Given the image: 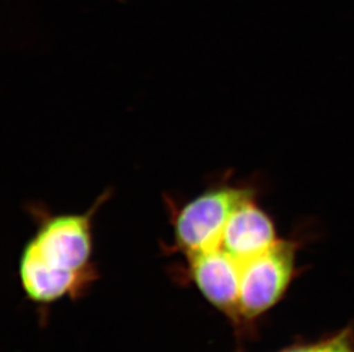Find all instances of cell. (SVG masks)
<instances>
[{
  "instance_id": "3957f363",
  "label": "cell",
  "mask_w": 354,
  "mask_h": 352,
  "mask_svg": "<svg viewBox=\"0 0 354 352\" xmlns=\"http://www.w3.org/2000/svg\"><path fill=\"white\" fill-rule=\"evenodd\" d=\"M294 263V244L281 240L241 263V317L256 318L274 306L290 282Z\"/></svg>"
},
{
  "instance_id": "52a82bcc",
  "label": "cell",
  "mask_w": 354,
  "mask_h": 352,
  "mask_svg": "<svg viewBox=\"0 0 354 352\" xmlns=\"http://www.w3.org/2000/svg\"><path fill=\"white\" fill-rule=\"evenodd\" d=\"M329 346H330V342L322 343L317 346H301V348L286 350L283 352H329Z\"/></svg>"
},
{
  "instance_id": "7a4b0ae2",
  "label": "cell",
  "mask_w": 354,
  "mask_h": 352,
  "mask_svg": "<svg viewBox=\"0 0 354 352\" xmlns=\"http://www.w3.org/2000/svg\"><path fill=\"white\" fill-rule=\"evenodd\" d=\"M107 196L102 195L84 214L44 216L36 236L28 245L52 266L74 271L92 269V219Z\"/></svg>"
},
{
  "instance_id": "277c9868",
  "label": "cell",
  "mask_w": 354,
  "mask_h": 352,
  "mask_svg": "<svg viewBox=\"0 0 354 352\" xmlns=\"http://www.w3.org/2000/svg\"><path fill=\"white\" fill-rule=\"evenodd\" d=\"M188 259L193 282L204 297L231 318H240L241 262L221 248Z\"/></svg>"
},
{
  "instance_id": "6da1fadb",
  "label": "cell",
  "mask_w": 354,
  "mask_h": 352,
  "mask_svg": "<svg viewBox=\"0 0 354 352\" xmlns=\"http://www.w3.org/2000/svg\"><path fill=\"white\" fill-rule=\"evenodd\" d=\"M250 195L248 189L217 186L185 204L172 217L176 247L188 257L221 248L230 216Z\"/></svg>"
},
{
  "instance_id": "ba28073f",
  "label": "cell",
  "mask_w": 354,
  "mask_h": 352,
  "mask_svg": "<svg viewBox=\"0 0 354 352\" xmlns=\"http://www.w3.org/2000/svg\"><path fill=\"white\" fill-rule=\"evenodd\" d=\"M329 352H352V350L348 348L345 340L337 339L330 341Z\"/></svg>"
},
{
  "instance_id": "5b68a950",
  "label": "cell",
  "mask_w": 354,
  "mask_h": 352,
  "mask_svg": "<svg viewBox=\"0 0 354 352\" xmlns=\"http://www.w3.org/2000/svg\"><path fill=\"white\" fill-rule=\"evenodd\" d=\"M277 242L272 219L254 203L250 195L235 207L230 216L221 248L242 263L261 255Z\"/></svg>"
},
{
  "instance_id": "8992f818",
  "label": "cell",
  "mask_w": 354,
  "mask_h": 352,
  "mask_svg": "<svg viewBox=\"0 0 354 352\" xmlns=\"http://www.w3.org/2000/svg\"><path fill=\"white\" fill-rule=\"evenodd\" d=\"M94 276L93 269L74 271L52 266L29 245L21 259V282L28 296L38 303H52L64 296L80 294Z\"/></svg>"
}]
</instances>
